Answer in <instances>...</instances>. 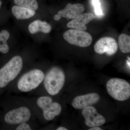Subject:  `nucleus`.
<instances>
[{"label": "nucleus", "instance_id": "nucleus-6", "mask_svg": "<svg viewBox=\"0 0 130 130\" xmlns=\"http://www.w3.org/2000/svg\"><path fill=\"white\" fill-rule=\"evenodd\" d=\"M108 94L115 100L123 101L130 96V85L124 79L113 78L109 79L106 84Z\"/></svg>", "mask_w": 130, "mask_h": 130}, {"label": "nucleus", "instance_id": "nucleus-2", "mask_svg": "<svg viewBox=\"0 0 130 130\" xmlns=\"http://www.w3.org/2000/svg\"><path fill=\"white\" fill-rule=\"evenodd\" d=\"M32 109L36 118L42 123L52 121L61 113L62 107L59 103L46 95L23 97Z\"/></svg>", "mask_w": 130, "mask_h": 130}, {"label": "nucleus", "instance_id": "nucleus-12", "mask_svg": "<svg viewBox=\"0 0 130 130\" xmlns=\"http://www.w3.org/2000/svg\"><path fill=\"white\" fill-rule=\"evenodd\" d=\"M95 18L96 16L91 13H83L69 22L67 26L68 28L85 31L87 29L86 25Z\"/></svg>", "mask_w": 130, "mask_h": 130}, {"label": "nucleus", "instance_id": "nucleus-10", "mask_svg": "<svg viewBox=\"0 0 130 130\" xmlns=\"http://www.w3.org/2000/svg\"><path fill=\"white\" fill-rule=\"evenodd\" d=\"M100 100V96L97 93H89L75 97L72 105L75 109H83L86 107L96 104Z\"/></svg>", "mask_w": 130, "mask_h": 130}, {"label": "nucleus", "instance_id": "nucleus-15", "mask_svg": "<svg viewBox=\"0 0 130 130\" xmlns=\"http://www.w3.org/2000/svg\"><path fill=\"white\" fill-rule=\"evenodd\" d=\"M10 36L9 31L3 30L0 32V53L6 54L9 52V48L7 43Z\"/></svg>", "mask_w": 130, "mask_h": 130}, {"label": "nucleus", "instance_id": "nucleus-18", "mask_svg": "<svg viewBox=\"0 0 130 130\" xmlns=\"http://www.w3.org/2000/svg\"><path fill=\"white\" fill-rule=\"evenodd\" d=\"M35 121H29L19 124L12 128L11 130H31L36 129V125Z\"/></svg>", "mask_w": 130, "mask_h": 130}, {"label": "nucleus", "instance_id": "nucleus-23", "mask_svg": "<svg viewBox=\"0 0 130 130\" xmlns=\"http://www.w3.org/2000/svg\"><path fill=\"white\" fill-rule=\"evenodd\" d=\"M2 5V2L1 0H0V9H1V6Z\"/></svg>", "mask_w": 130, "mask_h": 130}, {"label": "nucleus", "instance_id": "nucleus-17", "mask_svg": "<svg viewBox=\"0 0 130 130\" xmlns=\"http://www.w3.org/2000/svg\"><path fill=\"white\" fill-rule=\"evenodd\" d=\"M16 6L22 7L35 11L38 7L36 0H14Z\"/></svg>", "mask_w": 130, "mask_h": 130}, {"label": "nucleus", "instance_id": "nucleus-14", "mask_svg": "<svg viewBox=\"0 0 130 130\" xmlns=\"http://www.w3.org/2000/svg\"><path fill=\"white\" fill-rule=\"evenodd\" d=\"M12 12L13 16L18 20L27 19L35 15V11L26 8L13 6L12 8Z\"/></svg>", "mask_w": 130, "mask_h": 130}, {"label": "nucleus", "instance_id": "nucleus-3", "mask_svg": "<svg viewBox=\"0 0 130 130\" xmlns=\"http://www.w3.org/2000/svg\"><path fill=\"white\" fill-rule=\"evenodd\" d=\"M46 72L38 68L24 71L10 85L7 91L23 93L35 91L41 86Z\"/></svg>", "mask_w": 130, "mask_h": 130}, {"label": "nucleus", "instance_id": "nucleus-22", "mask_svg": "<svg viewBox=\"0 0 130 130\" xmlns=\"http://www.w3.org/2000/svg\"><path fill=\"white\" fill-rule=\"evenodd\" d=\"M57 130H68V129L64 126H59L56 129Z\"/></svg>", "mask_w": 130, "mask_h": 130}, {"label": "nucleus", "instance_id": "nucleus-9", "mask_svg": "<svg viewBox=\"0 0 130 130\" xmlns=\"http://www.w3.org/2000/svg\"><path fill=\"white\" fill-rule=\"evenodd\" d=\"M82 114L85 120V124L89 127L101 126L106 123L105 117L98 113L95 108L92 106L83 109Z\"/></svg>", "mask_w": 130, "mask_h": 130}, {"label": "nucleus", "instance_id": "nucleus-8", "mask_svg": "<svg viewBox=\"0 0 130 130\" xmlns=\"http://www.w3.org/2000/svg\"><path fill=\"white\" fill-rule=\"evenodd\" d=\"M94 49L97 54L106 53L108 56H112L118 51V45L116 40L113 38L104 37L96 42Z\"/></svg>", "mask_w": 130, "mask_h": 130}, {"label": "nucleus", "instance_id": "nucleus-5", "mask_svg": "<svg viewBox=\"0 0 130 130\" xmlns=\"http://www.w3.org/2000/svg\"><path fill=\"white\" fill-rule=\"evenodd\" d=\"M66 78L64 72L62 68L54 66L46 72L43 82L38 89L43 88L49 95H57L63 89Z\"/></svg>", "mask_w": 130, "mask_h": 130}, {"label": "nucleus", "instance_id": "nucleus-7", "mask_svg": "<svg viewBox=\"0 0 130 130\" xmlns=\"http://www.w3.org/2000/svg\"><path fill=\"white\" fill-rule=\"evenodd\" d=\"M63 38L70 44L81 47L89 46L93 41L92 36L89 32L76 29L66 31L63 34Z\"/></svg>", "mask_w": 130, "mask_h": 130}, {"label": "nucleus", "instance_id": "nucleus-11", "mask_svg": "<svg viewBox=\"0 0 130 130\" xmlns=\"http://www.w3.org/2000/svg\"><path fill=\"white\" fill-rule=\"evenodd\" d=\"M85 10L84 6L81 3H68L64 9L58 12L62 18L74 19L83 14Z\"/></svg>", "mask_w": 130, "mask_h": 130}, {"label": "nucleus", "instance_id": "nucleus-21", "mask_svg": "<svg viewBox=\"0 0 130 130\" xmlns=\"http://www.w3.org/2000/svg\"><path fill=\"white\" fill-rule=\"evenodd\" d=\"M89 130H102V129L98 126H95V127H92L90 129H89Z\"/></svg>", "mask_w": 130, "mask_h": 130}, {"label": "nucleus", "instance_id": "nucleus-19", "mask_svg": "<svg viewBox=\"0 0 130 130\" xmlns=\"http://www.w3.org/2000/svg\"><path fill=\"white\" fill-rule=\"evenodd\" d=\"M93 4L94 7L95 12L98 16H102V10L101 9V4L99 0H93Z\"/></svg>", "mask_w": 130, "mask_h": 130}, {"label": "nucleus", "instance_id": "nucleus-20", "mask_svg": "<svg viewBox=\"0 0 130 130\" xmlns=\"http://www.w3.org/2000/svg\"><path fill=\"white\" fill-rule=\"evenodd\" d=\"M61 18H62V17H61L60 15L58 14L55 15L54 16V19L55 21H58L59 20H60L61 19Z\"/></svg>", "mask_w": 130, "mask_h": 130}, {"label": "nucleus", "instance_id": "nucleus-13", "mask_svg": "<svg viewBox=\"0 0 130 130\" xmlns=\"http://www.w3.org/2000/svg\"><path fill=\"white\" fill-rule=\"evenodd\" d=\"M28 29L31 34H36L39 32L48 34L51 32L52 28L51 25L46 21L38 20L30 24L28 26Z\"/></svg>", "mask_w": 130, "mask_h": 130}, {"label": "nucleus", "instance_id": "nucleus-4", "mask_svg": "<svg viewBox=\"0 0 130 130\" xmlns=\"http://www.w3.org/2000/svg\"><path fill=\"white\" fill-rule=\"evenodd\" d=\"M24 60L20 55H15L0 67V97L24 71Z\"/></svg>", "mask_w": 130, "mask_h": 130}, {"label": "nucleus", "instance_id": "nucleus-1", "mask_svg": "<svg viewBox=\"0 0 130 130\" xmlns=\"http://www.w3.org/2000/svg\"><path fill=\"white\" fill-rule=\"evenodd\" d=\"M6 96L0 101V129L11 130L21 123L35 121L32 109L22 97Z\"/></svg>", "mask_w": 130, "mask_h": 130}, {"label": "nucleus", "instance_id": "nucleus-16", "mask_svg": "<svg viewBox=\"0 0 130 130\" xmlns=\"http://www.w3.org/2000/svg\"><path fill=\"white\" fill-rule=\"evenodd\" d=\"M120 49L122 53H128L130 52V37L125 34L120 35L118 39Z\"/></svg>", "mask_w": 130, "mask_h": 130}]
</instances>
